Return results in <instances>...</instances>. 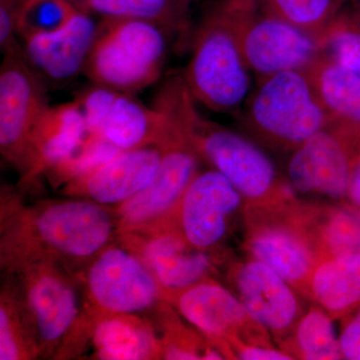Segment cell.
<instances>
[{
  "mask_svg": "<svg viewBox=\"0 0 360 360\" xmlns=\"http://www.w3.org/2000/svg\"><path fill=\"white\" fill-rule=\"evenodd\" d=\"M117 241L150 270L165 291L167 302L179 291L215 278L219 260H224L191 245L168 219L118 231Z\"/></svg>",
  "mask_w": 360,
  "mask_h": 360,
  "instance_id": "8fae6325",
  "label": "cell"
},
{
  "mask_svg": "<svg viewBox=\"0 0 360 360\" xmlns=\"http://www.w3.org/2000/svg\"><path fill=\"white\" fill-rule=\"evenodd\" d=\"M347 201L360 208V139H354V160L348 184Z\"/></svg>",
  "mask_w": 360,
  "mask_h": 360,
  "instance_id": "e575fe53",
  "label": "cell"
},
{
  "mask_svg": "<svg viewBox=\"0 0 360 360\" xmlns=\"http://www.w3.org/2000/svg\"><path fill=\"white\" fill-rule=\"evenodd\" d=\"M77 101L87 131L122 150L162 144L172 132V120L163 111L155 106L148 108L131 94L94 84Z\"/></svg>",
  "mask_w": 360,
  "mask_h": 360,
  "instance_id": "4fadbf2b",
  "label": "cell"
},
{
  "mask_svg": "<svg viewBox=\"0 0 360 360\" xmlns=\"http://www.w3.org/2000/svg\"><path fill=\"white\" fill-rule=\"evenodd\" d=\"M184 82L174 75L158 91L155 106L169 115L193 144L201 160L224 175L248 205L277 202L295 196L290 181L272 161L245 137L205 117Z\"/></svg>",
  "mask_w": 360,
  "mask_h": 360,
  "instance_id": "7a4b0ae2",
  "label": "cell"
},
{
  "mask_svg": "<svg viewBox=\"0 0 360 360\" xmlns=\"http://www.w3.org/2000/svg\"><path fill=\"white\" fill-rule=\"evenodd\" d=\"M0 295V360L39 359L37 341L18 288L6 276Z\"/></svg>",
  "mask_w": 360,
  "mask_h": 360,
  "instance_id": "4316f807",
  "label": "cell"
},
{
  "mask_svg": "<svg viewBox=\"0 0 360 360\" xmlns=\"http://www.w3.org/2000/svg\"><path fill=\"white\" fill-rule=\"evenodd\" d=\"M79 9L70 0H18L15 33L22 40L58 32Z\"/></svg>",
  "mask_w": 360,
  "mask_h": 360,
  "instance_id": "1f68e13d",
  "label": "cell"
},
{
  "mask_svg": "<svg viewBox=\"0 0 360 360\" xmlns=\"http://www.w3.org/2000/svg\"><path fill=\"white\" fill-rule=\"evenodd\" d=\"M113 208L82 198L20 202L2 193L0 259L6 274L20 265L51 260L77 274L117 240Z\"/></svg>",
  "mask_w": 360,
  "mask_h": 360,
  "instance_id": "6da1fadb",
  "label": "cell"
},
{
  "mask_svg": "<svg viewBox=\"0 0 360 360\" xmlns=\"http://www.w3.org/2000/svg\"><path fill=\"white\" fill-rule=\"evenodd\" d=\"M169 30L153 21L104 18L84 73L92 84L134 94L160 79Z\"/></svg>",
  "mask_w": 360,
  "mask_h": 360,
  "instance_id": "277c9868",
  "label": "cell"
},
{
  "mask_svg": "<svg viewBox=\"0 0 360 360\" xmlns=\"http://www.w3.org/2000/svg\"><path fill=\"white\" fill-rule=\"evenodd\" d=\"M307 300L342 319L360 307V252L326 258L310 277Z\"/></svg>",
  "mask_w": 360,
  "mask_h": 360,
  "instance_id": "cb8c5ba5",
  "label": "cell"
},
{
  "mask_svg": "<svg viewBox=\"0 0 360 360\" xmlns=\"http://www.w3.org/2000/svg\"><path fill=\"white\" fill-rule=\"evenodd\" d=\"M341 321L338 341L342 359L360 360V307Z\"/></svg>",
  "mask_w": 360,
  "mask_h": 360,
  "instance_id": "d6a6232c",
  "label": "cell"
},
{
  "mask_svg": "<svg viewBox=\"0 0 360 360\" xmlns=\"http://www.w3.org/2000/svg\"><path fill=\"white\" fill-rule=\"evenodd\" d=\"M6 276L20 292L39 357H53L82 307L77 276L51 260L28 262Z\"/></svg>",
  "mask_w": 360,
  "mask_h": 360,
  "instance_id": "9c48e42d",
  "label": "cell"
},
{
  "mask_svg": "<svg viewBox=\"0 0 360 360\" xmlns=\"http://www.w3.org/2000/svg\"><path fill=\"white\" fill-rule=\"evenodd\" d=\"M298 217L319 262L360 252V208L347 201L298 200Z\"/></svg>",
  "mask_w": 360,
  "mask_h": 360,
  "instance_id": "44dd1931",
  "label": "cell"
},
{
  "mask_svg": "<svg viewBox=\"0 0 360 360\" xmlns=\"http://www.w3.org/2000/svg\"><path fill=\"white\" fill-rule=\"evenodd\" d=\"M86 122L77 101L47 108L33 129L21 182L28 186L65 160L84 141Z\"/></svg>",
  "mask_w": 360,
  "mask_h": 360,
  "instance_id": "ffe728a7",
  "label": "cell"
},
{
  "mask_svg": "<svg viewBox=\"0 0 360 360\" xmlns=\"http://www.w3.org/2000/svg\"><path fill=\"white\" fill-rule=\"evenodd\" d=\"M245 104L248 129L277 150L292 153L329 127L328 116L305 70L283 71L259 78Z\"/></svg>",
  "mask_w": 360,
  "mask_h": 360,
  "instance_id": "5b68a950",
  "label": "cell"
},
{
  "mask_svg": "<svg viewBox=\"0 0 360 360\" xmlns=\"http://www.w3.org/2000/svg\"><path fill=\"white\" fill-rule=\"evenodd\" d=\"M277 18L314 37L321 46L324 33L345 0H262Z\"/></svg>",
  "mask_w": 360,
  "mask_h": 360,
  "instance_id": "4dcf8cb0",
  "label": "cell"
},
{
  "mask_svg": "<svg viewBox=\"0 0 360 360\" xmlns=\"http://www.w3.org/2000/svg\"><path fill=\"white\" fill-rule=\"evenodd\" d=\"M169 118L172 132L163 142L162 158L155 176L136 195L113 208L118 231L172 217L187 187L200 172V155L179 125Z\"/></svg>",
  "mask_w": 360,
  "mask_h": 360,
  "instance_id": "9a60e30c",
  "label": "cell"
},
{
  "mask_svg": "<svg viewBox=\"0 0 360 360\" xmlns=\"http://www.w3.org/2000/svg\"><path fill=\"white\" fill-rule=\"evenodd\" d=\"M250 71L233 28L219 6L194 35L184 82L194 99L210 110L233 112L248 98Z\"/></svg>",
  "mask_w": 360,
  "mask_h": 360,
  "instance_id": "8992f818",
  "label": "cell"
},
{
  "mask_svg": "<svg viewBox=\"0 0 360 360\" xmlns=\"http://www.w3.org/2000/svg\"><path fill=\"white\" fill-rule=\"evenodd\" d=\"M324 56L360 75V0H345L321 41Z\"/></svg>",
  "mask_w": 360,
  "mask_h": 360,
  "instance_id": "f1b7e54d",
  "label": "cell"
},
{
  "mask_svg": "<svg viewBox=\"0 0 360 360\" xmlns=\"http://www.w3.org/2000/svg\"><path fill=\"white\" fill-rule=\"evenodd\" d=\"M227 278L232 292L269 331L277 345L291 335L307 310L302 295L274 269L255 258L229 262Z\"/></svg>",
  "mask_w": 360,
  "mask_h": 360,
  "instance_id": "2e32d148",
  "label": "cell"
},
{
  "mask_svg": "<svg viewBox=\"0 0 360 360\" xmlns=\"http://www.w3.org/2000/svg\"><path fill=\"white\" fill-rule=\"evenodd\" d=\"M295 196L264 205L245 203L243 210L248 257L264 262L303 298L319 257L303 229Z\"/></svg>",
  "mask_w": 360,
  "mask_h": 360,
  "instance_id": "ba28073f",
  "label": "cell"
},
{
  "mask_svg": "<svg viewBox=\"0 0 360 360\" xmlns=\"http://www.w3.org/2000/svg\"><path fill=\"white\" fill-rule=\"evenodd\" d=\"M122 151L98 135H86L72 153L47 170L44 176L53 188H63L71 182L84 179Z\"/></svg>",
  "mask_w": 360,
  "mask_h": 360,
  "instance_id": "f546056e",
  "label": "cell"
},
{
  "mask_svg": "<svg viewBox=\"0 0 360 360\" xmlns=\"http://www.w3.org/2000/svg\"><path fill=\"white\" fill-rule=\"evenodd\" d=\"M305 71L328 116L329 127L360 139V75L324 54Z\"/></svg>",
  "mask_w": 360,
  "mask_h": 360,
  "instance_id": "7402d4cb",
  "label": "cell"
},
{
  "mask_svg": "<svg viewBox=\"0 0 360 360\" xmlns=\"http://www.w3.org/2000/svg\"><path fill=\"white\" fill-rule=\"evenodd\" d=\"M219 7L258 79L283 71L307 70L323 56L314 37L270 13L262 0H224Z\"/></svg>",
  "mask_w": 360,
  "mask_h": 360,
  "instance_id": "52a82bcc",
  "label": "cell"
},
{
  "mask_svg": "<svg viewBox=\"0 0 360 360\" xmlns=\"http://www.w3.org/2000/svg\"><path fill=\"white\" fill-rule=\"evenodd\" d=\"M97 28L90 14L77 11L58 32L20 40L23 53L33 70L53 84H66L84 73Z\"/></svg>",
  "mask_w": 360,
  "mask_h": 360,
  "instance_id": "d6986e66",
  "label": "cell"
},
{
  "mask_svg": "<svg viewBox=\"0 0 360 360\" xmlns=\"http://www.w3.org/2000/svg\"><path fill=\"white\" fill-rule=\"evenodd\" d=\"M162 153L163 143L120 151L96 172L63 187V193L68 198L117 207L151 181Z\"/></svg>",
  "mask_w": 360,
  "mask_h": 360,
  "instance_id": "ac0fdd59",
  "label": "cell"
},
{
  "mask_svg": "<svg viewBox=\"0 0 360 360\" xmlns=\"http://www.w3.org/2000/svg\"><path fill=\"white\" fill-rule=\"evenodd\" d=\"M333 321L326 310L314 303L278 348L293 359H342Z\"/></svg>",
  "mask_w": 360,
  "mask_h": 360,
  "instance_id": "484cf974",
  "label": "cell"
},
{
  "mask_svg": "<svg viewBox=\"0 0 360 360\" xmlns=\"http://www.w3.org/2000/svg\"><path fill=\"white\" fill-rule=\"evenodd\" d=\"M82 300L65 342L84 352L92 329L103 317L141 314L167 302V295L150 270L117 240L106 246L77 274Z\"/></svg>",
  "mask_w": 360,
  "mask_h": 360,
  "instance_id": "3957f363",
  "label": "cell"
},
{
  "mask_svg": "<svg viewBox=\"0 0 360 360\" xmlns=\"http://www.w3.org/2000/svg\"><path fill=\"white\" fill-rule=\"evenodd\" d=\"M155 322L139 314H112L96 322L89 345L101 360L162 359Z\"/></svg>",
  "mask_w": 360,
  "mask_h": 360,
  "instance_id": "603a6c76",
  "label": "cell"
},
{
  "mask_svg": "<svg viewBox=\"0 0 360 360\" xmlns=\"http://www.w3.org/2000/svg\"><path fill=\"white\" fill-rule=\"evenodd\" d=\"M167 303L217 347L224 359H238L231 349L236 342L276 347L269 331L238 296L215 278L175 293Z\"/></svg>",
  "mask_w": 360,
  "mask_h": 360,
  "instance_id": "30bf717a",
  "label": "cell"
},
{
  "mask_svg": "<svg viewBox=\"0 0 360 360\" xmlns=\"http://www.w3.org/2000/svg\"><path fill=\"white\" fill-rule=\"evenodd\" d=\"M354 139L333 127L316 132L292 151L288 179L295 191L347 201Z\"/></svg>",
  "mask_w": 360,
  "mask_h": 360,
  "instance_id": "e0dca14e",
  "label": "cell"
},
{
  "mask_svg": "<svg viewBox=\"0 0 360 360\" xmlns=\"http://www.w3.org/2000/svg\"><path fill=\"white\" fill-rule=\"evenodd\" d=\"M236 359L245 360H292V357L281 348L264 347V345H245L236 342L231 345Z\"/></svg>",
  "mask_w": 360,
  "mask_h": 360,
  "instance_id": "836d02e7",
  "label": "cell"
},
{
  "mask_svg": "<svg viewBox=\"0 0 360 360\" xmlns=\"http://www.w3.org/2000/svg\"><path fill=\"white\" fill-rule=\"evenodd\" d=\"M156 329L160 331L162 359H224L198 329L181 321L180 314L169 303L162 302L153 309Z\"/></svg>",
  "mask_w": 360,
  "mask_h": 360,
  "instance_id": "83f0119b",
  "label": "cell"
},
{
  "mask_svg": "<svg viewBox=\"0 0 360 360\" xmlns=\"http://www.w3.org/2000/svg\"><path fill=\"white\" fill-rule=\"evenodd\" d=\"M77 9L103 18L153 21L172 34H186L188 0H70Z\"/></svg>",
  "mask_w": 360,
  "mask_h": 360,
  "instance_id": "d4e9b609",
  "label": "cell"
},
{
  "mask_svg": "<svg viewBox=\"0 0 360 360\" xmlns=\"http://www.w3.org/2000/svg\"><path fill=\"white\" fill-rule=\"evenodd\" d=\"M49 108L44 78L26 60L22 46L4 53L0 68V153L20 174L35 125Z\"/></svg>",
  "mask_w": 360,
  "mask_h": 360,
  "instance_id": "7c38bea8",
  "label": "cell"
},
{
  "mask_svg": "<svg viewBox=\"0 0 360 360\" xmlns=\"http://www.w3.org/2000/svg\"><path fill=\"white\" fill-rule=\"evenodd\" d=\"M245 205L233 184L212 168L195 175L172 217L165 219L174 222L191 245L226 259L222 245Z\"/></svg>",
  "mask_w": 360,
  "mask_h": 360,
  "instance_id": "5bb4252c",
  "label": "cell"
}]
</instances>
